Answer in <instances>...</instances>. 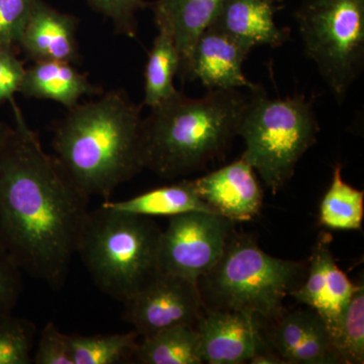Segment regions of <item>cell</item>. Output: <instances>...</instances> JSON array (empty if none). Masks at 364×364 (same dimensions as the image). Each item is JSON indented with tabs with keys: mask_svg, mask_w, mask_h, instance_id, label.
<instances>
[{
	"mask_svg": "<svg viewBox=\"0 0 364 364\" xmlns=\"http://www.w3.org/2000/svg\"><path fill=\"white\" fill-rule=\"evenodd\" d=\"M123 305L124 322L143 338L176 326H196L205 311L198 282L166 272L158 273Z\"/></svg>",
	"mask_w": 364,
	"mask_h": 364,
	"instance_id": "9",
	"label": "cell"
},
{
	"mask_svg": "<svg viewBox=\"0 0 364 364\" xmlns=\"http://www.w3.org/2000/svg\"><path fill=\"white\" fill-rule=\"evenodd\" d=\"M248 363L251 364H286L282 358L272 349H263L250 359Z\"/></svg>",
	"mask_w": 364,
	"mask_h": 364,
	"instance_id": "31",
	"label": "cell"
},
{
	"mask_svg": "<svg viewBox=\"0 0 364 364\" xmlns=\"http://www.w3.org/2000/svg\"><path fill=\"white\" fill-rule=\"evenodd\" d=\"M136 331L107 335H69L73 364H114L130 359L138 342Z\"/></svg>",
	"mask_w": 364,
	"mask_h": 364,
	"instance_id": "22",
	"label": "cell"
},
{
	"mask_svg": "<svg viewBox=\"0 0 364 364\" xmlns=\"http://www.w3.org/2000/svg\"><path fill=\"white\" fill-rule=\"evenodd\" d=\"M97 13L109 18L117 33L135 38L136 14L147 6L145 0H86Z\"/></svg>",
	"mask_w": 364,
	"mask_h": 364,
	"instance_id": "26",
	"label": "cell"
},
{
	"mask_svg": "<svg viewBox=\"0 0 364 364\" xmlns=\"http://www.w3.org/2000/svg\"><path fill=\"white\" fill-rule=\"evenodd\" d=\"M341 363H364V286L356 284L332 336Z\"/></svg>",
	"mask_w": 364,
	"mask_h": 364,
	"instance_id": "23",
	"label": "cell"
},
{
	"mask_svg": "<svg viewBox=\"0 0 364 364\" xmlns=\"http://www.w3.org/2000/svg\"><path fill=\"white\" fill-rule=\"evenodd\" d=\"M131 359L141 364H202L200 337L195 326L162 330L136 343Z\"/></svg>",
	"mask_w": 364,
	"mask_h": 364,
	"instance_id": "19",
	"label": "cell"
},
{
	"mask_svg": "<svg viewBox=\"0 0 364 364\" xmlns=\"http://www.w3.org/2000/svg\"><path fill=\"white\" fill-rule=\"evenodd\" d=\"M263 326L267 346L286 364L341 363L331 333L313 309L286 312Z\"/></svg>",
	"mask_w": 364,
	"mask_h": 364,
	"instance_id": "10",
	"label": "cell"
},
{
	"mask_svg": "<svg viewBox=\"0 0 364 364\" xmlns=\"http://www.w3.org/2000/svg\"><path fill=\"white\" fill-rule=\"evenodd\" d=\"M250 93L210 90L202 97L173 95L143 117L144 169L176 179L203 169L238 136Z\"/></svg>",
	"mask_w": 364,
	"mask_h": 364,
	"instance_id": "3",
	"label": "cell"
},
{
	"mask_svg": "<svg viewBox=\"0 0 364 364\" xmlns=\"http://www.w3.org/2000/svg\"><path fill=\"white\" fill-rule=\"evenodd\" d=\"M142 107L123 90L68 109L55 127L54 156L87 198L105 200L144 169Z\"/></svg>",
	"mask_w": 364,
	"mask_h": 364,
	"instance_id": "2",
	"label": "cell"
},
{
	"mask_svg": "<svg viewBox=\"0 0 364 364\" xmlns=\"http://www.w3.org/2000/svg\"><path fill=\"white\" fill-rule=\"evenodd\" d=\"M225 0H156L152 11L157 26L166 28L176 46L181 75L193 46L208 28Z\"/></svg>",
	"mask_w": 364,
	"mask_h": 364,
	"instance_id": "17",
	"label": "cell"
},
{
	"mask_svg": "<svg viewBox=\"0 0 364 364\" xmlns=\"http://www.w3.org/2000/svg\"><path fill=\"white\" fill-rule=\"evenodd\" d=\"M78 23L76 16L38 0L18 45L33 62L77 63L80 60L76 38Z\"/></svg>",
	"mask_w": 364,
	"mask_h": 364,
	"instance_id": "14",
	"label": "cell"
},
{
	"mask_svg": "<svg viewBox=\"0 0 364 364\" xmlns=\"http://www.w3.org/2000/svg\"><path fill=\"white\" fill-rule=\"evenodd\" d=\"M21 269L0 244V316L13 313L23 291Z\"/></svg>",
	"mask_w": 364,
	"mask_h": 364,
	"instance_id": "29",
	"label": "cell"
},
{
	"mask_svg": "<svg viewBox=\"0 0 364 364\" xmlns=\"http://www.w3.org/2000/svg\"><path fill=\"white\" fill-rule=\"evenodd\" d=\"M275 9L268 0H225L208 28L250 51L259 46L280 47L289 39V33L275 23Z\"/></svg>",
	"mask_w": 364,
	"mask_h": 364,
	"instance_id": "15",
	"label": "cell"
},
{
	"mask_svg": "<svg viewBox=\"0 0 364 364\" xmlns=\"http://www.w3.org/2000/svg\"><path fill=\"white\" fill-rule=\"evenodd\" d=\"M38 0H0V46L18 44Z\"/></svg>",
	"mask_w": 364,
	"mask_h": 364,
	"instance_id": "27",
	"label": "cell"
},
{
	"mask_svg": "<svg viewBox=\"0 0 364 364\" xmlns=\"http://www.w3.org/2000/svg\"><path fill=\"white\" fill-rule=\"evenodd\" d=\"M157 28L144 74V105L149 109L176 92L174 77L181 67V57L171 35L162 26Z\"/></svg>",
	"mask_w": 364,
	"mask_h": 364,
	"instance_id": "20",
	"label": "cell"
},
{
	"mask_svg": "<svg viewBox=\"0 0 364 364\" xmlns=\"http://www.w3.org/2000/svg\"><path fill=\"white\" fill-rule=\"evenodd\" d=\"M235 232L234 222L212 213L191 212L169 218L160 237V272L198 282L224 253Z\"/></svg>",
	"mask_w": 364,
	"mask_h": 364,
	"instance_id": "8",
	"label": "cell"
},
{
	"mask_svg": "<svg viewBox=\"0 0 364 364\" xmlns=\"http://www.w3.org/2000/svg\"><path fill=\"white\" fill-rule=\"evenodd\" d=\"M193 181L198 195L215 215L234 223L259 215L262 191L252 166L243 158Z\"/></svg>",
	"mask_w": 364,
	"mask_h": 364,
	"instance_id": "13",
	"label": "cell"
},
{
	"mask_svg": "<svg viewBox=\"0 0 364 364\" xmlns=\"http://www.w3.org/2000/svg\"><path fill=\"white\" fill-rule=\"evenodd\" d=\"M250 52L225 33L208 28L193 46L181 78L200 81L208 90H252L257 85L249 81L243 72L244 61Z\"/></svg>",
	"mask_w": 364,
	"mask_h": 364,
	"instance_id": "12",
	"label": "cell"
},
{
	"mask_svg": "<svg viewBox=\"0 0 364 364\" xmlns=\"http://www.w3.org/2000/svg\"><path fill=\"white\" fill-rule=\"evenodd\" d=\"M203 363H247L268 348L263 323L247 314L205 310L195 326Z\"/></svg>",
	"mask_w": 364,
	"mask_h": 364,
	"instance_id": "11",
	"label": "cell"
},
{
	"mask_svg": "<svg viewBox=\"0 0 364 364\" xmlns=\"http://www.w3.org/2000/svg\"><path fill=\"white\" fill-rule=\"evenodd\" d=\"M20 93L26 97L53 100L69 109L77 105L81 98L97 97L102 91L73 64L39 61L26 69Z\"/></svg>",
	"mask_w": 364,
	"mask_h": 364,
	"instance_id": "16",
	"label": "cell"
},
{
	"mask_svg": "<svg viewBox=\"0 0 364 364\" xmlns=\"http://www.w3.org/2000/svg\"><path fill=\"white\" fill-rule=\"evenodd\" d=\"M37 326L13 313L0 316V364L33 363Z\"/></svg>",
	"mask_w": 364,
	"mask_h": 364,
	"instance_id": "25",
	"label": "cell"
},
{
	"mask_svg": "<svg viewBox=\"0 0 364 364\" xmlns=\"http://www.w3.org/2000/svg\"><path fill=\"white\" fill-rule=\"evenodd\" d=\"M33 353L35 364H73L69 335L60 331L53 322L43 328Z\"/></svg>",
	"mask_w": 364,
	"mask_h": 364,
	"instance_id": "28",
	"label": "cell"
},
{
	"mask_svg": "<svg viewBox=\"0 0 364 364\" xmlns=\"http://www.w3.org/2000/svg\"><path fill=\"white\" fill-rule=\"evenodd\" d=\"M162 230L152 218L107 207L86 213L76 254L95 286L124 304L159 273Z\"/></svg>",
	"mask_w": 364,
	"mask_h": 364,
	"instance_id": "4",
	"label": "cell"
},
{
	"mask_svg": "<svg viewBox=\"0 0 364 364\" xmlns=\"http://www.w3.org/2000/svg\"><path fill=\"white\" fill-rule=\"evenodd\" d=\"M268 1L272 2L273 4H279V2L284 1V0H268Z\"/></svg>",
	"mask_w": 364,
	"mask_h": 364,
	"instance_id": "33",
	"label": "cell"
},
{
	"mask_svg": "<svg viewBox=\"0 0 364 364\" xmlns=\"http://www.w3.org/2000/svg\"><path fill=\"white\" fill-rule=\"evenodd\" d=\"M26 69L16 57L14 46H0V104L11 102L20 92Z\"/></svg>",
	"mask_w": 364,
	"mask_h": 364,
	"instance_id": "30",
	"label": "cell"
},
{
	"mask_svg": "<svg viewBox=\"0 0 364 364\" xmlns=\"http://www.w3.org/2000/svg\"><path fill=\"white\" fill-rule=\"evenodd\" d=\"M107 207L144 217H174L186 213H212V208L196 193L193 179H182L176 183L146 191L119 202L104 203Z\"/></svg>",
	"mask_w": 364,
	"mask_h": 364,
	"instance_id": "18",
	"label": "cell"
},
{
	"mask_svg": "<svg viewBox=\"0 0 364 364\" xmlns=\"http://www.w3.org/2000/svg\"><path fill=\"white\" fill-rule=\"evenodd\" d=\"M364 215V193L342 178V166L333 171L331 186L320 205L322 226L340 231L360 230Z\"/></svg>",
	"mask_w": 364,
	"mask_h": 364,
	"instance_id": "21",
	"label": "cell"
},
{
	"mask_svg": "<svg viewBox=\"0 0 364 364\" xmlns=\"http://www.w3.org/2000/svg\"><path fill=\"white\" fill-rule=\"evenodd\" d=\"M318 132L311 100L304 95L269 97L257 85L250 90L239 128L238 136L245 143L242 158L275 195L291 181Z\"/></svg>",
	"mask_w": 364,
	"mask_h": 364,
	"instance_id": "6",
	"label": "cell"
},
{
	"mask_svg": "<svg viewBox=\"0 0 364 364\" xmlns=\"http://www.w3.org/2000/svg\"><path fill=\"white\" fill-rule=\"evenodd\" d=\"M304 51L337 102L364 64V0H304L296 13Z\"/></svg>",
	"mask_w": 364,
	"mask_h": 364,
	"instance_id": "7",
	"label": "cell"
},
{
	"mask_svg": "<svg viewBox=\"0 0 364 364\" xmlns=\"http://www.w3.org/2000/svg\"><path fill=\"white\" fill-rule=\"evenodd\" d=\"M330 235L318 238L314 246L308 272L301 287L291 294L299 303L313 309L324 320L328 308L329 267L335 259L330 249Z\"/></svg>",
	"mask_w": 364,
	"mask_h": 364,
	"instance_id": "24",
	"label": "cell"
},
{
	"mask_svg": "<svg viewBox=\"0 0 364 364\" xmlns=\"http://www.w3.org/2000/svg\"><path fill=\"white\" fill-rule=\"evenodd\" d=\"M306 272V262L273 257L235 230L198 287L205 310L247 314L265 324L286 313L284 299L301 287Z\"/></svg>",
	"mask_w": 364,
	"mask_h": 364,
	"instance_id": "5",
	"label": "cell"
},
{
	"mask_svg": "<svg viewBox=\"0 0 364 364\" xmlns=\"http://www.w3.org/2000/svg\"><path fill=\"white\" fill-rule=\"evenodd\" d=\"M13 133L14 126H9V124L0 122V146L4 145L9 140V136L13 135Z\"/></svg>",
	"mask_w": 364,
	"mask_h": 364,
	"instance_id": "32",
	"label": "cell"
},
{
	"mask_svg": "<svg viewBox=\"0 0 364 364\" xmlns=\"http://www.w3.org/2000/svg\"><path fill=\"white\" fill-rule=\"evenodd\" d=\"M14 133L0 146V244L21 272L51 289L65 284L90 198L43 149L11 100Z\"/></svg>",
	"mask_w": 364,
	"mask_h": 364,
	"instance_id": "1",
	"label": "cell"
}]
</instances>
